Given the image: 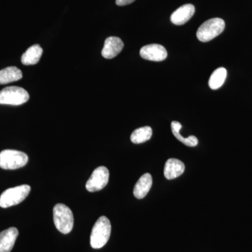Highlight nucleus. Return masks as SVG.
<instances>
[{
	"label": "nucleus",
	"mask_w": 252,
	"mask_h": 252,
	"mask_svg": "<svg viewBox=\"0 0 252 252\" xmlns=\"http://www.w3.org/2000/svg\"><path fill=\"white\" fill-rule=\"evenodd\" d=\"M185 165L179 159L170 158L165 162L164 176L167 180H174L184 173Z\"/></svg>",
	"instance_id": "nucleus-12"
},
{
	"label": "nucleus",
	"mask_w": 252,
	"mask_h": 252,
	"mask_svg": "<svg viewBox=\"0 0 252 252\" xmlns=\"http://www.w3.org/2000/svg\"><path fill=\"white\" fill-rule=\"evenodd\" d=\"M28 162L27 154L22 152L6 149L0 152V167L4 170H16L24 167Z\"/></svg>",
	"instance_id": "nucleus-5"
},
{
	"label": "nucleus",
	"mask_w": 252,
	"mask_h": 252,
	"mask_svg": "<svg viewBox=\"0 0 252 252\" xmlns=\"http://www.w3.org/2000/svg\"><path fill=\"white\" fill-rule=\"evenodd\" d=\"M182 124L178 122H172L171 124V128L172 134L180 142L185 144L188 147H194L198 145V140L195 136H189L188 137H182L181 135L180 130L182 128Z\"/></svg>",
	"instance_id": "nucleus-16"
},
{
	"label": "nucleus",
	"mask_w": 252,
	"mask_h": 252,
	"mask_svg": "<svg viewBox=\"0 0 252 252\" xmlns=\"http://www.w3.org/2000/svg\"><path fill=\"white\" fill-rule=\"evenodd\" d=\"M152 129L149 126H144L136 129L130 136V140L134 144H142L150 140Z\"/></svg>",
	"instance_id": "nucleus-18"
},
{
	"label": "nucleus",
	"mask_w": 252,
	"mask_h": 252,
	"mask_svg": "<svg viewBox=\"0 0 252 252\" xmlns=\"http://www.w3.org/2000/svg\"><path fill=\"white\" fill-rule=\"evenodd\" d=\"M54 221L56 228L63 234H68L74 226L72 210L64 204H57L54 208Z\"/></svg>",
	"instance_id": "nucleus-2"
},
{
	"label": "nucleus",
	"mask_w": 252,
	"mask_h": 252,
	"mask_svg": "<svg viewBox=\"0 0 252 252\" xmlns=\"http://www.w3.org/2000/svg\"><path fill=\"white\" fill-rule=\"evenodd\" d=\"M18 235V230L14 227L0 233V252H11Z\"/></svg>",
	"instance_id": "nucleus-11"
},
{
	"label": "nucleus",
	"mask_w": 252,
	"mask_h": 252,
	"mask_svg": "<svg viewBox=\"0 0 252 252\" xmlns=\"http://www.w3.org/2000/svg\"><path fill=\"white\" fill-rule=\"evenodd\" d=\"M224 29L225 22L223 19L212 18L200 26L197 31V37L202 42H207L221 34Z\"/></svg>",
	"instance_id": "nucleus-4"
},
{
	"label": "nucleus",
	"mask_w": 252,
	"mask_h": 252,
	"mask_svg": "<svg viewBox=\"0 0 252 252\" xmlns=\"http://www.w3.org/2000/svg\"><path fill=\"white\" fill-rule=\"evenodd\" d=\"M112 225L107 217H99L95 222L91 234V246L94 249L104 247L110 238Z\"/></svg>",
	"instance_id": "nucleus-1"
},
{
	"label": "nucleus",
	"mask_w": 252,
	"mask_h": 252,
	"mask_svg": "<svg viewBox=\"0 0 252 252\" xmlns=\"http://www.w3.org/2000/svg\"><path fill=\"white\" fill-rule=\"evenodd\" d=\"M152 183H153V180H152V175L149 173L144 174L137 181L134 187L133 194L135 198H144L152 188Z\"/></svg>",
	"instance_id": "nucleus-13"
},
{
	"label": "nucleus",
	"mask_w": 252,
	"mask_h": 252,
	"mask_svg": "<svg viewBox=\"0 0 252 252\" xmlns=\"http://www.w3.org/2000/svg\"><path fill=\"white\" fill-rule=\"evenodd\" d=\"M109 177L108 169L104 166L98 167L93 172L90 178L86 182V188L90 192L102 190L108 184Z\"/></svg>",
	"instance_id": "nucleus-7"
},
{
	"label": "nucleus",
	"mask_w": 252,
	"mask_h": 252,
	"mask_svg": "<svg viewBox=\"0 0 252 252\" xmlns=\"http://www.w3.org/2000/svg\"><path fill=\"white\" fill-rule=\"evenodd\" d=\"M124 42L117 36H109L104 41L102 56L107 59H112L120 54L124 49Z\"/></svg>",
	"instance_id": "nucleus-9"
},
{
	"label": "nucleus",
	"mask_w": 252,
	"mask_h": 252,
	"mask_svg": "<svg viewBox=\"0 0 252 252\" xmlns=\"http://www.w3.org/2000/svg\"><path fill=\"white\" fill-rule=\"evenodd\" d=\"M227 77V71L224 67H220L214 71L209 80L210 89L217 90L224 84Z\"/></svg>",
	"instance_id": "nucleus-17"
},
{
	"label": "nucleus",
	"mask_w": 252,
	"mask_h": 252,
	"mask_svg": "<svg viewBox=\"0 0 252 252\" xmlns=\"http://www.w3.org/2000/svg\"><path fill=\"white\" fill-rule=\"evenodd\" d=\"M23 73L16 67H8L0 70V85L20 80L22 79Z\"/></svg>",
	"instance_id": "nucleus-15"
},
{
	"label": "nucleus",
	"mask_w": 252,
	"mask_h": 252,
	"mask_svg": "<svg viewBox=\"0 0 252 252\" xmlns=\"http://www.w3.org/2000/svg\"><path fill=\"white\" fill-rule=\"evenodd\" d=\"M140 56L147 61L160 62L166 59L167 53L164 46L160 44H152L144 46L140 49Z\"/></svg>",
	"instance_id": "nucleus-8"
},
{
	"label": "nucleus",
	"mask_w": 252,
	"mask_h": 252,
	"mask_svg": "<svg viewBox=\"0 0 252 252\" xmlns=\"http://www.w3.org/2000/svg\"><path fill=\"white\" fill-rule=\"evenodd\" d=\"M31 190V187L27 185L6 189L0 195V207L7 208L22 203L29 195Z\"/></svg>",
	"instance_id": "nucleus-3"
},
{
	"label": "nucleus",
	"mask_w": 252,
	"mask_h": 252,
	"mask_svg": "<svg viewBox=\"0 0 252 252\" xmlns=\"http://www.w3.org/2000/svg\"><path fill=\"white\" fill-rule=\"evenodd\" d=\"M195 6L193 4H187L182 5L178 8L175 12L172 13L170 21L173 24L177 26H182L188 22L194 14H195Z\"/></svg>",
	"instance_id": "nucleus-10"
},
{
	"label": "nucleus",
	"mask_w": 252,
	"mask_h": 252,
	"mask_svg": "<svg viewBox=\"0 0 252 252\" xmlns=\"http://www.w3.org/2000/svg\"><path fill=\"white\" fill-rule=\"evenodd\" d=\"M135 1V0H116V4L118 6H126V5L130 4Z\"/></svg>",
	"instance_id": "nucleus-19"
},
{
	"label": "nucleus",
	"mask_w": 252,
	"mask_h": 252,
	"mask_svg": "<svg viewBox=\"0 0 252 252\" xmlns=\"http://www.w3.org/2000/svg\"><path fill=\"white\" fill-rule=\"evenodd\" d=\"M29 98L27 91L18 86H9L0 91V104L21 105L27 102Z\"/></svg>",
	"instance_id": "nucleus-6"
},
{
	"label": "nucleus",
	"mask_w": 252,
	"mask_h": 252,
	"mask_svg": "<svg viewBox=\"0 0 252 252\" xmlns=\"http://www.w3.org/2000/svg\"><path fill=\"white\" fill-rule=\"evenodd\" d=\"M42 54L43 49L38 44L32 46L22 55L21 62L24 65L35 64L39 63Z\"/></svg>",
	"instance_id": "nucleus-14"
}]
</instances>
